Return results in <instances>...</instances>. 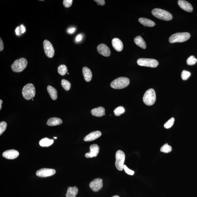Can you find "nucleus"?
Segmentation results:
<instances>
[{
  "label": "nucleus",
  "instance_id": "nucleus-1",
  "mask_svg": "<svg viewBox=\"0 0 197 197\" xmlns=\"http://www.w3.org/2000/svg\"><path fill=\"white\" fill-rule=\"evenodd\" d=\"M152 14L155 17L160 20L169 21L173 18L172 15L166 10L156 8L152 10Z\"/></svg>",
  "mask_w": 197,
  "mask_h": 197
},
{
  "label": "nucleus",
  "instance_id": "nucleus-2",
  "mask_svg": "<svg viewBox=\"0 0 197 197\" xmlns=\"http://www.w3.org/2000/svg\"><path fill=\"white\" fill-rule=\"evenodd\" d=\"M130 84L129 79L126 77H120L113 80L111 87L115 89H121L128 87Z\"/></svg>",
  "mask_w": 197,
  "mask_h": 197
},
{
  "label": "nucleus",
  "instance_id": "nucleus-3",
  "mask_svg": "<svg viewBox=\"0 0 197 197\" xmlns=\"http://www.w3.org/2000/svg\"><path fill=\"white\" fill-rule=\"evenodd\" d=\"M190 37V34L187 32L176 33L170 36L169 41L171 43L183 42L188 40Z\"/></svg>",
  "mask_w": 197,
  "mask_h": 197
},
{
  "label": "nucleus",
  "instance_id": "nucleus-4",
  "mask_svg": "<svg viewBox=\"0 0 197 197\" xmlns=\"http://www.w3.org/2000/svg\"><path fill=\"white\" fill-rule=\"evenodd\" d=\"M22 94L23 97L26 100H29L33 98L36 95L34 86L31 83L26 84L23 88Z\"/></svg>",
  "mask_w": 197,
  "mask_h": 197
},
{
  "label": "nucleus",
  "instance_id": "nucleus-5",
  "mask_svg": "<svg viewBox=\"0 0 197 197\" xmlns=\"http://www.w3.org/2000/svg\"><path fill=\"white\" fill-rule=\"evenodd\" d=\"M27 64V61L25 58H19L15 61L11 65L12 69L14 72H21L26 68Z\"/></svg>",
  "mask_w": 197,
  "mask_h": 197
},
{
  "label": "nucleus",
  "instance_id": "nucleus-6",
  "mask_svg": "<svg viewBox=\"0 0 197 197\" xmlns=\"http://www.w3.org/2000/svg\"><path fill=\"white\" fill-rule=\"evenodd\" d=\"M156 93L154 89H150L144 93L143 96V101L147 106H151L155 103L156 101Z\"/></svg>",
  "mask_w": 197,
  "mask_h": 197
},
{
  "label": "nucleus",
  "instance_id": "nucleus-7",
  "mask_svg": "<svg viewBox=\"0 0 197 197\" xmlns=\"http://www.w3.org/2000/svg\"><path fill=\"white\" fill-rule=\"evenodd\" d=\"M115 158L116 161L115 165L117 169L119 171L122 170L123 169L124 163L125 158V153L122 150H118L115 154Z\"/></svg>",
  "mask_w": 197,
  "mask_h": 197
},
{
  "label": "nucleus",
  "instance_id": "nucleus-8",
  "mask_svg": "<svg viewBox=\"0 0 197 197\" xmlns=\"http://www.w3.org/2000/svg\"><path fill=\"white\" fill-rule=\"evenodd\" d=\"M137 64L141 66L156 68L158 65L157 60L151 58H140L137 61Z\"/></svg>",
  "mask_w": 197,
  "mask_h": 197
},
{
  "label": "nucleus",
  "instance_id": "nucleus-9",
  "mask_svg": "<svg viewBox=\"0 0 197 197\" xmlns=\"http://www.w3.org/2000/svg\"><path fill=\"white\" fill-rule=\"evenodd\" d=\"M43 46L46 56L52 58L55 55V49L52 44L49 41L45 40L43 42Z\"/></svg>",
  "mask_w": 197,
  "mask_h": 197
},
{
  "label": "nucleus",
  "instance_id": "nucleus-10",
  "mask_svg": "<svg viewBox=\"0 0 197 197\" xmlns=\"http://www.w3.org/2000/svg\"><path fill=\"white\" fill-rule=\"evenodd\" d=\"M103 179L100 178H96L90 182V188L94 192H97L103 186Z\"/></svg>",
  "mask_w": 197,
  "mask_h": 197
},
{
  "label": "nucleus",
  "instance_id": "nucleus-11",
  "mask_svg": "<svg viewBox=\"0 0 197 197\" xmlns=\"http://www.w3.org/2000/svg\"><path fill=\"white\" fill-rule=\"evenodd\" d=\"M55 169L49 168H42L39 169L36 171V176L40 177H47L53 176L55 173Z\"/></svg>",
  "mask_w": 197,
  "mask_h": 197
},
{
  "label": "nucleus",
  "instance_id": "nucleus-12",
  "mask_svg": "<svg viewBox=\"0 0 197 197\" xmlns=\"http://www.w3.org/2000/svg\"><path fill=\"white\" fill-rule=\"evenodd\" d=\"M90 150L89 153L85 154V157L87 158L97 157L99 153V147L97 144H92L90 147Z\"/></svg>",
  "mask_w": 197,
  "mask_h": 197
},
{
  "label": "nucleus",
  "instance_id": "nucleus-13",
  "mask_svg": "<svg viewBox=\"0 0 197 197\" xmlns=\"http://www.w3.org/2000/svg\"><path fill=\"white\" fill-rule=\"evenodd\" d=\"M97 50L99 53L105 57H109L111 55L109 48L104 44L102 43L97 47Z\"/></svg>",
  "mask_w": 197,
  "mask_h": 197
},
{
  "label": "nucleus",
  "instance_id": "nucleus-14",
  "mask_svg": "<svg viewBox=\"0 0 197 197\" xmlns=\"http://www.w3.org/2000/svg\"><path fill=\"white\" fill-rule=\"evenodd\" d=\"M19 155V152L14 149L6 150L4 151L2 154L4 157L7 159H11V160L17 158Z\"/></svg>",
  "mask_w": 197,
  "mask_h": 197
},
{
  "label": "nucleus",
  "instance_id": "nucleus-15",
  "mask_svg": "<svg viewBox=\"0 0 197 197\" xmlns=\"http://www.w3.org/2000/svg\"><path fill=\"white\" fill-rule=\"evenodd\" d=\"M178 4L181 8L188 12H192L193 10L192 5L187 1L184 0H179L178 1Z\"/></svg>",
  "mask_w": 197,
  "mask_h": 197
},
{
  "label": "nucleus",
  "instance_id": "nucleus-16",
  "mask_svg": "<svg viewBox=\"0 0 197 197\" xmlns=\"http://www.w3.org/2000/svg\"><path fill=\"white\" fill-rule=\"evenodd\" d=\"M102 135V133L100 131H93L86 136L84 139L85 141H91L95 140L99 138Z\"/></svg>",
  "mask_w": 197,
  "mask_h": 197
},
{
  "label": "nucleus",
  "instance_id": "nucleus-17",
  "mask_svg": "<svg viewBox=\"0 0 197 197\" xmlns=\"http://www.w3.org/2000/svg\"><path fill=\"white\" fill-rule=\"evenodd\" d=\"M112 43L114 49L118 52H121L123 49V44L122 41L118 38H114L112 40Z\"/></svg>",
  "mask_w": 197,
  "mask_h": 197
},
{
  "label": "nucleus",
  "instance_id": "nucleus-18",
  "mask_svg": "<svg viewBox=\"0 0 197 197\" xmlns=\"http://www.w3.org/2000/svg\"><path fill=\"white\" fill-rule=\"evenodd\" d=\"M105 110L104 108L102 107H99L97 108H95L91 111V113L93 116L96 117H102L104 115H106L105 114Z\"/></svg>",
  "mask_w": 197,
  "mask_h": 197
},
{
  "label": "nucleus",
  "instance_id": "nucleus-19",
  "mask_svg": "<svg viewBox=\"0 0 197 197\" xmlns=\"http://www.w3.org/2000/svg\"><path fill=\"white\" fill-rule=\"evenodd\" d=\"M83 74L84 79L87 82L90 81L93 76V74L90 69L87 67H83Z\"/></svg>",
  "mask_w": 197,
  "mask_h": 197
},
{
  "label": "nucleus",
  "instance_id": "nucleus-20",
  "mask_svg": "<svg viewBox=\"0 0 197 197\" xmlns=\"http://www.w3.org/2000/svg\"><path fill=\"white\" fill-rule=\"evenodd\" d=\"M62 123V120L60 118L54 117L49 118L47 122V125L49 126H55V125H61Z\"/></svg>",
  "mask_w": 197,
  "mask_h": 197
},
{
  "label": "nucleus",
  "instance_id": "nucleus-21",
  "mask_svg": "<svg viewBox=\"0 0 197 197\" xmlns=\"http://www.w3.org/2000/svg\"><path fill=\"white\" fill-rule=\"evenodd\" d=\"M78 189L76 186L69 187L67 189L66 197H76L78 193Z\"/></svg>",
  "mask_w": 197,
  "mask_h": 197
},
{
  "label": "nucleus",
  "instance_id": "nucleus-22",
  "mask_svg": "<svg viewBox=\"0 0 197 197\" xmlns=\"http://www.w3.org/2000/svg\"><path fill=\"white\" fill-rule=\"evenodd\" d=\"M139 22L143 25L148 27H152L156 25L154 22L149 19L141 18L139 19Z\"/></svg>",
  "mask_w": 197,
  "mask_h": 197
},
{
  "label": "nucleus",
  "instance_id": "nucleus-23",
  "mask_svg": "<svg viewBox=\"0 0 197 197\" xmlns=\"http://www.w3.org/2000/svg\"><path fill=\"white\" fill-rule=\"evenodd\" d=\"M134 41L136 44L143 49H145L147 48L146 42L141 36H138L134 38Z\"/></svg>",
  "mask_w": 197,
  "mask_h": 197
},
{
  "label": "nucleus",
  "instance_id": "nucleus-24",
  "mask_svg": "<svg viewBox=\"0 0 197 197\" xmlns=\"http://www.w3.org/2000/svg\"><path fill=\"white\" fill-rule=\"evenodd\" d=\"M47 90L51 98L53 100H56L57 98V92L56 89L52 86H48L47 87Z\"/></svg>",
  "mask_w": 197,
  "mask_h": 197
},
{
  "label": "nucleus",
  "instance_id": "nucleus-25",
  "mask_svg": "<svg viewBox=\"0 0 197 197\" xmlns=\"http://www.w3.org/2000/svg\"><path fill=\"white\" fill-rule=\"evenodd\" d=\"M54 142L53 140L45 138L41 140L39 142V144L42 147H48L52 145Z\"/></svg>",
  "mask_w": 197,
  "mask_h": 197
},
{
  "label": "nucleus",
  "instance_id": "nucleus-26",
  "mask_svg": "<svg viewBox=\"0 0 197 197\" xmlns=\"http://www.w3.org/2000/svg\"><path fill=\"white\" fill-rule=\"evenodd\" d=\"M67 71H68V69L66 66L65 65H61L58 67V72L61 75H65L66 74Z\"/></svg>",
  "mask_w": 197,
  "mask_h": 197
},
{
  "label": "nucleus",
  "instance_id": "nucleus-27",
  "mask_svg": "<svg viewBox=\"0 0 197 197\" xmlns=\"http://www.w3.org/2000/svg\"><path fill=\"white\" fill-rule=\"evenodd\" d=\"M115 115L116 116H119L122 114L125 113V109L123 107L119 106L115 109L114 111Z\"/></svg>",
  "mask_w": 197,
  "mask_h": 197
},
{
  "label": "nucleus",
  "instance_id": "nucleus-28",
  "mask_svg": "<svg viewBox=\"0 0 197 197\" xmlns=\"http://www.w3.org/2000/svg\"><path fill=\"white\" fill-rule=\"evenodd\" d=\"M172 147L168 144H166L163 145L160 149V151L164 153H169L172 151Z\"/></svg>",
  "mask_w": 197,
  "mask_h": 197
},
{
  "label": "nucleus",
  "instance_id": "nucleus-29",
  "mask_svg": "<svg viewBox=\"0 0 197 197\" xmlns=\"http://www.w3.org/2000/svg\"><path fill=\"white\" fill-rule=\"evenodd\" d=\"M61 85L65 90H68L71 87V84L69 81L66 80L62 79L61 80Z\"/></svg>",
  "mask_w": 197,
  "mask_h": 197
},
{
  "label": "nucleus",
  "instance_id": "nucleus-30",
  "mask_svg": "<svg viewBox=\"0 0 197 197\" xmlns=\"http://www.w3.org/2000/svg\"><path fill=\"white\" fill-rule=\"evenodd\" d=\"M197 62V59L193 55H191L186 60L187 64L189 65H195Z\"/></svg>",
  "mask_w": 197,
  "mask_h": 197
},
{
  "label": "nucleus",
  "instance_id": "nucleus-31",
  "mask_svg": "<svg viewBox=\"0 0 197 197\" xmlns=\"http://www.w3.org/2000/svg\"><path fill=\"white\" fill-rule=\"evenodd\" d=\"M175 118H172L169 120L165 123L164 124V127L166 129H168L169 128H171L173 126L174 123L175 122Z\"/></svg>",
  "mask_w": 197,
  "mask_h": 197
},
{
  "label": "nucleus",
  "instance_id": "nucleus-32",
  "mask_svg": "<svg viewBox=\"0 0 197 197\" xmlns=\"http://www.w3.org/2000/svg\"><path fill=\"white\" fill-rule=\"evenodd\" d=\"M191 75V73L189 72L186 71V70H183L182 71V74H181V77L182 80H187L189 79Z\"/></svg>",
  "mask_w": 197,
  "mask_h": 197
},
{
  "label": "nucleus",
  "instance_id": "nucleus-33",
  "mask_svg": "<svg viewBox=\"0 0 197 197\" xmlns=\"http://www.w3.org/2000/svg\"><path fill=\"white\" fill-rule=\"evenodd\" d=\"M7 126V124L5 122L3 121L0 123V135H1L6 130Z\"/></svg>",
  "mask_w": 197,
  "mask_h": 197
},
{
  "label": "nucleus",
  "instance_id": "nucleus-34",
  "mask_svg": "<svg viewBox=\"0 0 197 197\" xmlns=\"http://www.w3.org/2000/svg\"><path fill=\"white\" fill-rule=\"evenodd\" d=\"M123 169L125 170V173L127 174L130 175H133L134 174V171L129 169L125 165H124L123 166Z\"/></svg>",
  "mask_w": 197,
  "mask_h": 197
},
{
  "label": "nucleus",
  "instance_id": "nucleus-35",
  "mask_svg": "<svg viewBox=\"0 0 197 197\" xmlns=\"http://www.w3.org/2000/svg\"><path fill=\"white\" fill-rule=\"evenodd\" d=\"M72 0H64L63 1V4L67 8H68L71 7L72 4Z\"/></svg>",
  "mask_w": 197,
  "mask_h": 197
},
{
  "label": "nucleus",
  "instance_id": "nucleus-36",
  "mask_svg": "<svg viewBox=\"0 0 197 197\" xmlns=\"http://www.w3.org/2000/svg\"><path fill=\"white\" fill-rule=\"evenodd\" d=\"M83 38V35L80 34L76 36L75 38V41L76 42H80L82 40Z\"/></svg>",
  "mask_w": 197,
  "mask_h": 197
},
{
  "label": "nucleus",
  "instance_id": "nucleus-37",
  "mask_svg": "<svg viewBox=\"0 0 197 197\" xmlns=\"http://www.w3.org/2000/svg\"><path fill=\"white\" fill-rule=\"evenodd\" d=\"M94 1L97 3L98 5L103 6L105 4V1L104 0H95Z\"/></svg>",
  "mask_w": 197,
  "mask_h": 197
},
{
  "label": "nucleus",
  "instance_id": "nucleus-38",
  "mask_svg": "<svg viewBox=\"0 0 197 197\" xmlns=\"http://www.w3.org/2000/svg\"><path fill=\"white\" fill-rule=\"evenodd\" d=\"M76 28L74 27H71L70 28L68 29L67 32H68V33L71 34H73L75 32Z\"/></svg>",
  "mask_w": 197,
  "mask_h": 197
},
{
  "label": "nucleus",
  "instance_id": "nucleus-39",
  "mask_svg": "<svg viewBox=\"0 0 197 197\" xmlns=\"http://www.w3.org/2000/svg\"><path fill=\"white\" fill-rule=\"evenodd\" d=\"M4 49V45L2 39L0 40V51H2Z\"/></svg>",
  "mask_w": 197,
  "mask_h": 197
},
{
  "label": "nucleus",
  "instance_id": "nucleus-40",
  "mask_svg": "<svg viewBox=\"0 0 197 197\" xmlns=\"http://www.w3.org/2000/svg\"><path fill=\"white\" fill-rule=\"evenodd\" d=\"M20 31H21L22 33H24L25 32L26 29L25 27L23 26V25H20Z\"/></svg>",
  "mask_w": 197,
  "mask_h": 197
},
{
  "label": "nucleus",
  "instance_id": "nucleus-41",
  "mask_svg": "<svg viewBox=\"0 0 197 197\" xmlns=\"http://www.w3.org/2000/svg\"><path fill=\"white\" fill-rule=\"evenodd\" d=\"M15 32L16 34H17V36H19V35H20V27H17V28H16Z\"/></svg>",
  "mask_w": 197,
  "mask_h": 197
},
{
  "label": "nucleus",
  "instance_id": "nucleus-42",
  "mask_svg": "<svg viewBox=\"0 0 197 197\" xmlns=\"http://www.w3.org/2000/svg\"><path fill=\"white\" fill-rule=\"evenodd\" d=\"M3 103V101L1 100H0V109H1V104Z\"/></svg>",
  "mask_w": 197,
  "mask_h": 197
},
{
  "label": "nucleus",
  "instance_id": "nucleus-43",
  "mask_svg": "<svg viewBox=\"0 0 197 197\" xmlns=\"http://www.w3.org/2000/svg\"><path fill=\"white\" fill-rule=\"evenodd\" d=\"M112 197H120L119 196L116 195L114 196H112Z\"/></svg>",
  "mask_w": 197,
  "mask_h": 197
},
{
  "label": "nucleus",
  "instance_id": "nucleus-44",
  "mask_svg": "<svg viewBox=\"0 0 197 197\" xmlns=\"http://www.w3.org/2000/svg\"><path fill=\"white\" fill-rule=\"evenodd\" d=\"M54 138H55V139H56L57 138V137H54Z\"/></svg>",
  "mask_w": 197,
  "mask_h": 197
}]
</instances>
